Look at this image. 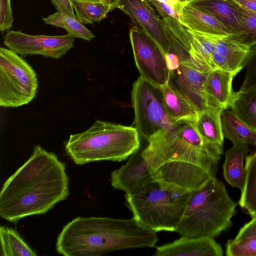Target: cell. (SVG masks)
I'll return each instance as SVG.
<instances>
[{
  "mask_svg": "<svg viewBox=\"0 0 256 256\" xmlns=\"http://www.w3.org/2000/svg\"><path fill=\"white\" fill-rule=\"evenodd\" d=\"M147 142L142 154L154 182L180 195L200 189L215 176L223 153V146L204 140L192 122L176 124Z\"/></svg>",
  "mask_w": 256,
  "mask_h": 256,
  "instance_id": "1",
  "label": "cell"
},
{
  "mask_svg": "<svg viewBox=\"0 0 256 256\" xmlns=\"http://www.w3.org/2000/svg\"><path fill=\"white\" fill-rule=\"evenodd\" d=\"M70 194L66 166L52 152L36 146L29 158L4 182L0 216L11 222L44 214Z\"/></svg>",
  "mask_w": 256,
  "mask_h": 256,
  "instance_id": "2",
  "label": "cell"
},
{
  "mask_svg": "<svg viewBox=\"0 0 256 256\" xmlns=\"http://www.w3.org/2000/svg\"><path fill=\"white\" fill-rule=\"evenodd\" d=\"M156 232L136 220L102 216H78L58 234L57 252L65 256H99L116 250L154 248Z\"/></svg>",
  "mask_w": 256,
  "mask_h": 256,
  "instance_id": "3",
  "label": "cell"
},
{
  "mask_svg": "<svg viewBox=\"0 0 256 256\" xmlns=\"http://www.w3.org/2000/svg\"><path fill=\"white\" fill-rule=\"evenodd\" d=\"M236 206L224 184L212 176L202 188L189 194L175 232L182 236L214 238L230 228Z\"/></svg>",
  "mask_w": 256,
  "mask_h": 256,
  "instance_id": "4",
  "label": "cell"
},
{
  "mask_svg": "<svg viewBox=\"0 0 256 256\" xmlns=\"http://www.w3.org/2000/svg\"><path fill=\"white\" fill-rule=\"evenodd\" d=\"M140 136L135 127L98 120L86 130L71 134L65 142V150L78 165L121 162L140 148Z\"/></svg>",
  "mask_w": 256,
  "mask_h": 256,
  "instance_id": "5",
  "label": "cell"
},
{
  "mask_svg": "<svg viewBox=\"0 0 256 256\" xmlns=\"http://www.w3.org/2000/svg\"><path fill=\"white\" fill-rule=\"evenodd\" d=\"M189 194L180 195L169 192L154 182L136 192L125 194V204L132 217L149 229L156 232H175Z\"/></svg>",
  "mask_w": 256,
  "mask_h": 256,
  "instance_id": "6",
  "label": "cell"
},
{
  "mask_svg": "<svg viewBox=\"0 0 256 256\" xmlns=\"http://www.w3.org/2000/svg\"><path fill=\"white\" fill-rule=\"evenodd\" d=\"M38 88L36 74L18 54L0 48V106L18 107L30 102Z\"/></svg>",
  "mask_w": 256,
  "mask_h": 256,
  "instance_id": "7",
  "label": "cell"
},
{
  "mask_svg": "<svg viewBox=\"0 0 256 256\" xmlns=\"http://www.w3.org/2000/svg\"><path fill=\"white\" fill-rule=\"evenodd\" d=\"M131 98L134 112V127L146 141L175 124L166 114L161 88L140 76L132 84Z\"/></svg>",
  "mask_w": 256,
  "mask_h": 256,
  "instance_id": "8",
  "label": "cell"
},
{
  "mask_svg": "<svg viewBox=\"0 0 256 256\" xmlns=\"http://www.w3.org/2000/svg\"><path fill=\"white\" fill-rule=\"evenodd\" d=\"M129 36L135 63L140 76L162 88L170 80V71L165 54L156 42L137 26L130 29Z\"/></svg>",
  "mask_w": 256,
  "mask_h": 256,
  "instance_id": "9",
  "label": "cell"
},
{
  "mask_svg": "<svg viewBox=\"0 0 256 256\" xmlns=\"http://www.w3.org/2000/svg\"><path fill=\"white\" fill-rule=\"evenodd\" d=\"M4 44L23 56L42 55L60 58L74 46V38L62 36L31 35L21 31L9 30L4 38Z\"/></svg>",
  "mask_w": 256,
  "mask_h": 256,
  "instance_id": "10",
  "label": "cell"
},
{
  "mask_svg": "<svg viewBox=\"0 0 256 256\" xmlns=\"http://www.w3.org/2000/svg\"><path fill=\"white\" fill-rule=\"evenodd\" d=\"M149 0H121L116 8L126 14L158 44L165 54L170 52L162 20Z\"/></svg>",
  "mask_w": 256,
  "mask_h": 256,
  "instance_id": "11",
  "label": "cell"
},
{
  "mask_svg": "<svg viewBox=\"0 0 256 256\" xmlns=\"http://www.w3.org/2000/svg\"><path fill=\"white\" fill-rule=\"evenodd\" d=\"M144 148L134 152L126 163L111 172V186L126 194L136 192L154 182V173L142 156Z\"/></svg>",
  "mask_w": 256,
  "mask_h": 256,
  "instance_id": "12",
  "label": "cell"
},
{
  "mask_svg": "<svg viewBox=\"0 0 256 256\" xmlns=\"http://www.w3.org/2000/svg\"><path fill=\"white\" fill-rule=\"evenodd\" d=\"M154 256H222V246L209 237L182 236L156 248Z\"/></svg>",
  "mask_w": 256,
  "mask_h": 256,
  "instance_id": "13",
  "label": "cell"
},
{
  "mask_svg": "<svg viewBox=\"0 0 256 256\" xmlns=\"http://www.w3.org/2000/svg\"><path fill=\"white\" fill-rule=\"evenodd\" d=\"M250 48L230 36H219L214 44L212 60L216 68L236 75L243 68L244 62Z\"/></svg>",
  "mask_w": 256,
  "mask_h": 256,
  "instance_id": "14",
  "label": "cell"
},
{
  "mask_svg": "<svg viewBox=\"0 0 256 256\" xmlns=\"http://www.w3.org/2000/svg\"><path fill=\"white\" fill-rule=\"evenodd\" d=\"M236 75L219 68L208 73L203 86V93L209 106L230 108L234 92L232 80Z\"/></svg>",
  "mask_w": 256,
  "mask_h": 256,
  "instance_id": "15",
  "label": "cell"
},
{
  "mask_svg": "<svg viewBox=\"0 0 256 256\" xmlns=\"http://www.w3.org/2000/svg\"><path fill=\"white\" fill-rule=\"evenodd\" d=\"M208 72L183 64H180L179 68L172 72V76L176 78L174 84L198 112L209 106L202 90Z\"/></svg>",
  "mask_w": 256,
  "mask_h": 256,
  "instance_id": "16",
  "label": "cell"
},
{
  "mask_svg": "<svg viewBox=\"0 0 256 256\" xmlns=\"http://www.w3.org/2000/svg\"><path fill=\"white\" fill-rule=\"evenodd\" d=\"M161 90L166 114L174 124L196 121L198 110L172 81Z\"/></svg>",
  "mask_w": 256,
  "mask_h": 256,
  "instance_id": "17",
  "label": "cell"
},
{
  "mask_svg": "<svg viewBox=\"0 0 256 256\" xmlns=\"http://www.w3.org/2000/svg\"><path fill=\"white\" fill-rule=\"evenodd\" d=\"M170 51L180 59V64H190V51L192 37L182 24L178 14L160 16Z\"/></svg>",
  "mask_w": 256,
  "mask_h": 256,
  "instance_id": "18",
  "label": "cell"
},
{
  "mask_svg": "<svg viewBox=\"0 0 256 256\" xmlns=\"http://www.w3.org/2000/svg\"><path fill=\"white\" fill-rule=\"evenodd\" d=\"M180 18L182 24L191 30L217 36L231 35L229 30L215 18L191 4L183 5Z\"/></svg>",
  "mask_w": 256,
  "mask_h": 256,
  "instance_id": "19",
  "label": "cell"
},
{
  "mask_svg": "<svg viewBox=\"0 0 256 256\" xmlns=\"http://www.w3.org/2000/svg\"><path fill=\"white\" fill-rule=\"evenodd\" d=\"M210 14L235 35L240 31L242 14L238 8L226 0H201L190 3Z\"/></svg>",
  "mask_w": 256,
  "mask_h": 256,
  "instance_id": "20",
  "label": "cell"
},
{
  "mask_svg": "<svg viewBox=\"0 0 256 256\" xmlns=\"http://www.w3.org/2000/svg\"><path fill=\"white\" fill-rule=\"evenodd\" d=\"M188 30L192 37L190 51V66L203 72H208L216 69L212 60L215 42L219 36H224Z\"/></svg>",
  "mask_w": 256,
  "mask_h": 256,
  "instance_id": "21",
  "label": "cell"
},
{
  "mask_svg": "<svg viewBox=\"0 0 256 256\" xmlns=\"http://www.w3.org/2000/svg\"><path fill=\"white\" fill-rule=\"evenodd\" d=\"M248 144H238L226 150L223 164V174L226 180L233 187L242 191L244 187L246 171L244 164L250 151Z\"/></svg>",
  "mask_w": 256,
  "mask_h": 256,
  "instance_id": "22",
  "label": "cell"
},
{
  "mask_svg": "<svg viewBox=\"0 0 256 256\" xmlns=\"http://www.w3.org/2000/svg\"><path fill=\"white\" fill-rule=\"evenodd\" d=\"M224 110L218 106H208L198 113L195 127L206 141L223 146V134L221 116Z\"/></svg>",
  "mask_w": 256,
  "mask_h": 256,
  "instance_id": "23",
  "label": "cell"
},
{
  "mask_svg": "<svg viewBox=\"0 0 256 256\" xmlns=\"http://www.w3.org/2000/svg\"><path fill=\"white\" fill-rule=\"evenodd\" d=\"M224 138L233 145L246 144L256 146V132L252 130L232 110H224L221 116Z\"/></svg>",
  "mask_w": 256,
  "mask_h": 256,
  "instance_id": "24",
  "label": "cell"
},
{
  "mask_svg": "<svg viewBox=\"0 0 256 256\" xmlns=\"http://www.w3.org/2000/svg\"><path fill=\"white\" fill-rule=\"evenodd\" d=\"M245 160L246 178L238 204L252 217L256 215V150Z\"/></svg>",
  "mask_w": 256,
  "mask_h": 256,
  "instance_id": "25",
  "label": "cell"
},
{
  "mask_svg": "<svg viewBox=\"0 0 256 256\" xmlns=\"http://www.w3.org/2000/svg\"><path fill=\"white\" fill-rule=\"evenodd\" d=\"M230 108L240 119L256 132V90L235 92Z\"/></svg>",
  "mask_w": 256,
  "mask_h": 256,
  "instance_id": "26",
  "label": "cell"
},
{
  "mask_svg": "<svg viewBox=\"0 0 256 256\" xmlns=\"http://www.w3.org/2000/svg\"><path fill=\"white\" fill-rule=\"evenodd\" d=\"M42 20L46 24L64 29L68 34L73 38L90 41L95 37L92 32L76 17L64 13L56 12L47 17L42 18Z\"/></svg>",
  "mask_w": 256,
  "mask_h": 256,
  "instance_id": "27",
  "label": "cell"
},
{
  "mask_svg": "<svg viewBox=\"0 0 256 256\" xmlns=\"http://www.w3.org/2000/svg\"><path fill=\"white\" fill-rule=\"evenodd\" d=\"M0 254L2 256H36V254L12 228L0 226Z\"/></svg>",
  "mask_w": 256,
  "mask_h": 256,
  "instance_id": "28",
  "label": "cell"
},
{
  "mask_svg": "<svg viewBox=\"0 0 256 256\" xmlns=\"http://www.w3.org/2000/svg\"><path fill=\"white\" fill-rule=\"evenodd\" d=\"M72 4L76 18L83 24L99 23L112 10L100 0H72Z\"/></svg>",
  "mask_w": 256,
  "mask_h": 256,
  "instance_id": "29",
  "label": "cell"
},
{
  "mask_svg": "<svg viewBox=\"0 0 256 256\" xmlns=\"http://www.w3.org/2000/svg\"><path fill=\"white\" fill-rule=\"evenodd\" d=\"M234 5L242 14L240 27L238 34L230 36L251 48L256 45V12Z\"/></svg>",
  "mask_w": 256,
  "mask_h": 256,
  "instance_id": "30",
  "label": "cell"
},
{
  "mask_svg": "<svg viewBox=\"0 0 256 256\" xmlns=\"http://www.w3.org/2000/svg\"><path fill=\"white\" fill-rule=\"evenodd\" d=\"M243 68H246V76L240 90H256V45L250 48L244 62Z\"/></svg>",
  "mask_w": 256,
  "mask_h": 256,
  "instance_id": "31",
  "label": "cell"
},
{
  "mask_svg": "<svg viewBox=\"0 0 256 256\" xmlns=\"http://www.w3.org/2000/svg\"><path fill=\"white\" fill-rule=\"evenodd\" d=\"M227 256H256V238L240 242L228 241L226 246Z\"/></svg>",
  "mask_w": 256,
  "mask_h": 256,
  "instance_id": "32",
  "label": "cell"
},
{
  "mask_svg": "<svg viewBox=\"0 0 256 256\" xmlns=\"http://www.w3.org/2000/svg\"><path fill=\"white\" fill-rule=\"evenodd\" d=\"M14 18L10 0H0V30H9L12 26Z\"/></svg>",
  "mask_w": 256,
  "mask_h": 256,
  "instance_id": "33",
  "label": "cell"
},
{
  "mask_svg": "<svg viewBox=\"0 0 256 256\" xmlns=\"http://www.w3.org/2000/svg\"><path fill=\"white\" fill-rule=\"evenodd\" d=\"M253 238H256V215L240 230L233 240L238 242Z\"/></svg>",
  "mask_w": 256,
  "mask_h": 256,
  "instance_id": "34",
  "label": "cell"
},
{
  "mask_svg": "<svg viewBox=\"0 0 256 256\" xmlns=\"http://www.w3.org/2000/svg\"><path fill=\"white\" fill-rule=\"evenodd\" d=\"M57 12L76 17L72 0H50Z\"/></svg>",
  "mask_w": 256,
  "mask_h": 256,
  "instance_id": "35",
  "label": "cell"
},
{
  "mask_svg": "<svg viewBox=\"0 0 256 256\" xmlns=\"http://www.w3.org/2000/svg\"><path fill=\"white\" fill-rule=\"evenodd\" d=\"M245 9L256 12V0H226Z\"/></svg>",
  "mask_w": 256,
  "mask_h": 256,
  "instance_id": "36",
  "label": "cell"
},
{
  "mask_svg": "<svg viewBox=\"0 0 256 256\" xmlns=\"http://www.w3.org/2000/svg\"><path fill=\"white\" fill-rule=\"evenodd\" d=\"M166 58L172 72L178 69L180 62L179 58L172 53H169L166 55Z\"/></svg>",
  "mask_w": 256,
  "mask_h": 256,
  "instance_id": "37",
  "label": "cell"
},
{
  "mask_svg": "<svg viewBox=\"0 0 256 256\" xmlns=\"http://www.w3.org/2000/svg\"><path fill=\"white\" fill-rule=\"evenodd\" d=\"M161 3L167 4L176 10H181L184 4L178 0H154Z\"/></svg>",
  "mask_w": 256,
  "mask_h": 256,
  "instance_id": "38",
  "label": "cell"
},
{
  "mask_svg": "<svg viewBox=\"0 0 256 256\" xmlns=\"http://www.w3.org/2000/svg\"><path fill=\"white\" fill-rule=\"evenodd\" d=\"M104 4L108 6L111 10H113L116 8L118 3L121 0H100Z\"/></svg>",
  "mask_w": 256,
  "mask_h": 256,
  "instance_id": "39",
  "label": "cell"
},
{
  "mask_svg": "<svg viewBox=\"0 0 256 256\" xmlns=\"http://www.w3.org/2000/svg\"><path fill=\"white\" fill-rule=\"evenodd\" d=\"M201 0H182V3L184 4H187L192 2H195L199 1Z\"/></svg>",
  "mask_w": 256,
  "mask_h": 256,
  "instance_id": "40",
  "label": "cell"
},
{
  "mask_svg": "<svg viewBox=\"0 0 256 256\" xmlns=\"http://www.w3.org/2000/svg\"><path fill=\"white\" fill-rule=\"evenodd\" d=\"M178 0L180 2H182V0Z\"/></svg>",
  "mask_w": 256,
  "mask_h": 256,
  "instance_id": "41",
  "label": "cell"
},
{
  "mask_svg": "<svg viewBox=\"0 0 256 256\" xmlns=\"http://www.w3.org/2000/svg\"></svg>",
  "mask_w": 256,
  "mask_h": 256,
  "instance_id": "42",
  "label": "cell"
}]
</instances>
